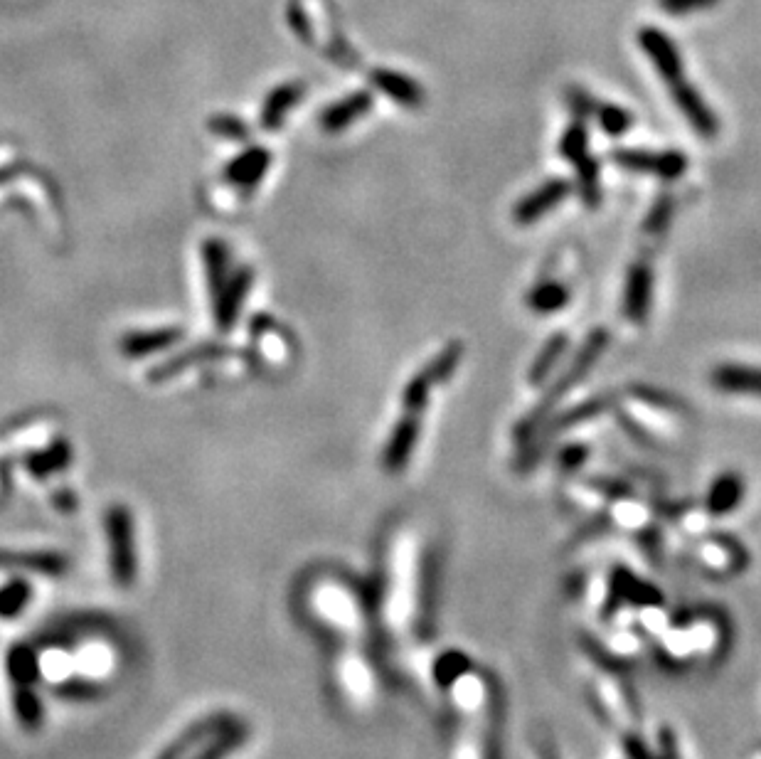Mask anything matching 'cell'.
Masks as SVG:
<instances>
[{
	"label": "cell",
	"mask_w": 761,
	"mask_h": 759,
	"mask_svg": "<svg viewBox=\"0 0 761 759\" xmlns=\"http://www.w3.org/2000/svg\"><path fill=\"white\" fill-rule=\"evenodd\" d=\"M569 193H572V185L564 178L545 180V183L537 185L532 193L520 198V203L515 205L513 210L515 222H518V225H535L542 215L555 210Z\"/></svg>",
	"instance_id": "6"
},
{
	"label": "cell",
	"mask_w": 761,
	"mask_h": 759,
	"mask_svg": "<svg viewBox=\"0 0 761 759\" xmlns=\"http://www.w3.org/2000/svg\"><path fill=\"white\" fill-rule=\"evenodd\" d=\"M271 166V153L262 146H252L232 158L225 168V180L237 188H254Z\"/></svg>",
	"instance_id": "10"
},
{
	"label": "cell",
	"mask_w": 761,
	"mask_h": 759,
	"mask_svg": "<svg viewBox=\"0 0 761 759\" xmlns=\"http://www.w3.org/2000/svg\"><path fill=\"white\" fill-rule=\"evenodd\" d=\"M670 212H673V198H670V195H663V198H658V203L653 205V210L648 212L646 222H643V230H646L648 235H658V232H663L670 222Z\"/></svg>",
	"instance_id": "24"
},
{
	"label": "cell",
	"mask_w": 761,
	"mask_h": 759,
	"mask_svg": "<svg viewBox=\"0 0 761 759\" xmlns=\"http://www.w3.org/2000/svg\"><path fill=\"white\" fill-rule=\"evenodd\" d=\"M25 599H28V587L25 585H10L8 589H3L0 592V614L3 617H13L23 607Z\"/></svg>",
	"instance_id": "28"
},
{
	"label": "cell",
	"mask_w": 761,
	"mask_h": 759,
	"mask_svg": "<svg viewBox=\"0 0 761 759\" xmlns=\"http://www.w3.org/2000/svg\"><path fill=\"white\" fill-rule=\"evenodd\" d=\"M180 338H183L180 328H156V331L126 333L124 341H121V350H124L126 358H146V355L158 353V350L178 343Z\"/></svg>",
	"instance_id": "15"
},
{
	"label": "cell",
	"mask_w": 761,
	"mask_h": 759,
	"mask_svg": "<svg viewBox=\"0 0 761 759\" xmlns=\"http://www.w3.org/2000/svg\"><path fill=\"white\" fill-rule=\"evenodd\" d=\"M712 385L720 392L732 395H757L761 397V368L754 365H717L712 370Z\"/></svg>",
	"instance_id": "13"
},
{
	"label": "cell",
	"mask_w": 761,
	"mask_h": 759,
	"mask_svg": "<svg viewBox=\"0 0 761 759\" xmlns=\"http://www.w3.org/2000/svg\"><path fill=\"white\" fill-rule=\"evenodd\" d=\"M303 92H306V87H303L301 82H286L281 84V87H276L274 92H269V97H266V102L262 106V129L266 131L279 129V126L284 124L286 114H289V111L301 102Z\"/></svg>",
	"instance_id": "14"
},
{
	"label": "cell",
	"mask_w": 761,
	"mask_h": 759,
	"mask_svg": "<svg viewBox=\"0 0 761 759\" xmlns=\"http://www.w3.org/2000/svg\"><path fill=\"white\" fill-rule=\"evenodd\" d=\"M638 45H641V50L651 57L653 65H656L658 69V74L663 77V82L683 74V62H680L678 47H675L673 40H670L665 33H661V30L643 28L641 33H638Z\"/></svg>",
	"instance_id": "8"
},
{
	"label": "cell",
	"mask_w": 761,
	"mask_h": 759,
	"mask_svg": "<svg viewBox=\"0 0 761 759\" xmlns=\"http://www.w3.org/2000/svg\"><path fill=\"white\" fill-rule=\"evenodd\" d=\"M419 442V417H407L402 414V419L392 429V437L387 442L385 454H382V464L387 471H399L407 466V461L412 459V451Z\"/></svg>",
	"instance_id": "12"
},
{
	"label": "cell",
	"mask_w": 761,
	"mask_h": 759,
	"mask_svg": "<svg viewBox=\"0 0 761 759\" xmlns=\"http://www.w3.org/2000/svg\"><path fill=\"white\" fill-rule=\"evenodd\" d=\"M717 5V0H658V8L670 15H688Z\"/></svg>",
	"instance_id": "29"
},
{
	"label": "cell",
	"mask_w": 761,
	"mask_h": 759,
	"mask_svg": "<svg viewBox=\"0 0 761 759\" xmlns=\"http://www.w3.org/2000/svg\"><path fill=\"white\" fill-rule=\"evenodd\" d=\"M651 257H638L629 269L624 289V313L631 323H646L653 299V267Z\"/></svg>",
	"instance_id": "5"
},
{
	"label": "cell",
	"mask_w": 761,
	"mask_h": 759,
	"mask_svg": "<svg viewBox=\"0 0 761 759\" xmlns=\"http://www.w3.org/2000/svg\"><path fill=\"white\" fill-rule=\"evenodd\" d=\"M372 109V94L370 92H355L343 97L340 102L326 106L321 114V129L326 134H338V131L348 129L355 121L363 119L367 111Z\"/></svg>",
	"instance_id": "11"
},
{
	"label": "cell",
	"mask_w": 761,
	"mask_h": 759,
	"mask_svg": "<svg viewBox=\"0 0 761 759\" xmlns=\"http://www.w3.org/2000/svg\"><path fill=\"white\" fill-rule=\"evenodd\" d=\"M0 562L3 565H20V567H35V570L40 572H47V575H52V572H62L67 567V560L60 555H50V552H10V555H0Z\"/></svg>",
	"instance_id": "21"
},
{
	"label": "cell",
	"mask_w": 761,
	"mask_h": 759,
	"mask_svg": "<svg viewBox=\"0 0 761 759\" xmlns=\"http://www.w3.org/2000/svg\"><path fill=\"white\" fill-rule=\"evenodd\" d=\"M587 459V449L584 447H569L562 451V464L564 466H577Z\"/></svg>",
	"instance_id": "31"
},
{
	"label": "cell",
	"mask_w": 761,
	"mask_h": 759,
	"mask_svg": "<svg viewBox=\"0 0 761 759\" xmlns=\"http://www.w3.org/2000/svg\"><path fill=\"white\" fill-rule=\"evenodd\" d=\"M589 114H596V119H599V126L609 136H624L633 124V116L629 114V111L621 109V106H616V104L596 102V99H594L592 111H589Z\"/></svg>",
	"instance_id": "22"
},
{
	"label": "cell",
	"mask_w": 761,
	"mask_h": 759,
	"mask_svg": "<svg viewBox=\"0 0 761 759\" xmlns=\"http://www.w3.org/2000/svg\"><path fill=\"white\" fill-rule=\"evenodd\" d=\"M611 161L633 173H648L663 180H675L688 171V156L680 151H643V148H616Z\"/></svg>",
	"instance_id": "3"
},
{
	"label": "cell",
	"mask_w": 761,
	"mask_h": 759,
	"mask_svg": "<svg viewBox=\"0 0 761 759\" xmlns=\"http://www.w3.org/2000/svg\"><path fill=\"white\" fill-rule=\"evenodd\" d=\"M742 493H744V483L737 474H732V471H729V474H722L720 479L712 483L710 496H707V511H710L712 516H725V513L734 511V508L739 506Z\"/></svg>",
	"instance_id": "18"
},
{
	"label": "cell",
	"mask_w": 761,
	"mask_h": 759,
	"mask_svg": "<svg viewBox=\"0 0 761 759\" xmlns=\"http://www.w3.org/2000/svg\"><path fill=\"white\" fill-rule=\"evenodd\" d=\"M69 461H72V447H69V442H65V439H57L50 447L30 454L25 459V466H28V471L35 479H47L50 474L67 469Z\"/></svg>",
	"instance_id": "16"
},
{
	"label": "cell",
	"mask_w": 761,
	"mask_h": 759,
	"mask_svg": "<svg viewBox=\"0 0 761 759\" xmlns=\"http://www.w3.org/2000/svg\"><path fill=\"white\" fill-rule=\"evenodd\" d=\"M372 87L380 89L382 94H387L390 99H395L399 106H407V109H419L424 104V89L414 82L407 74H399L395 69L377 67L370 74Z\"/></svg>",
	"instance_id": "9"
},
{
	"label": "cell",
	"mask_w": 761,
	"mask_h": 759,
	"mask_svg": "<svg viewBox=\"0 0 761 759\" xmlns=\"http://www.w3.org/2000/svg\"><path fill=\"white\" fill-rule=\"evenodd\" d=\"M215 353H220V350H217V348H198V350H190V353L180 355V360H175V363H173V360H170V363L161 365V368H158L156 373H151V378H153V375H156V380H163V378H166V375H173V373H178V370H183L185 365L198 363V360L202 358V355H215Z\"/></svg>",
	"instance_id": "26"
},
{
	"label": "cell",
	"mask_w": 761,
	"mask_h": 759,
	"mask_svg": "<svg viewBox=\"0 0 761 759\" xmlns=\"http://www.w3.org/2000/svg\"><path fill=\"white\" fill-rule=\"evenodd\" d=\"M567 348H569V333H555V336L545 343V348L537 353L535 363H532L528 373V380L532 387H540L542 382L550 378V373L557 368V363H560V358Z\"/></svg>",
	"instance_id": "19"
},
{
	"label": "cell",
	"mask_w": 761,
	"mask_h": 759,
	"mask_svg": "<svg viewBox=\"0 0 761 759\" xmlns=\"http://www.w3.org/2000/svg\"><path fill=\"white\" fill-rule=\"evenodd\" d=\"M665 84H668L670 97H673L675 106L683 111V116L688 119V124L693 126L697 134L705 136V138L717 136V129H720V124H717V116L712 114V109L705 104V99H702L700 94H697V89L693 87V84L688 82L685 72L678 74V77L668 79Z\"/></svg>",
	"instance_id": "4"
},
{
	"label": "cell",
	"mask_w": 761,
	"mask_h": 759,
	"mask_svg": "<svg viewBox=\"0 0 761 759\" xmlns=\"http://www.w3.org/2000/svg\"><path fill=\"white\" fill-rule=\"evenodd\" d=\"M569 304V291L560 281H542L530 291L528 306L535 313H555Z\"/></svg>",
	"instance_id": "20"
},
{
	"label": "cell",
	"mask_w": 761,
	"mask_h": 759,
	"mask_svg": "<svg viewBox=\"0 0 761 759\" xmlns=\"http://www.w3.org/2000/svg\"><path fill=\"white\" fill-rule=\"evenodd\" d=\"M244 737H247L244 727H232V730L225 732V737H220V742H217L215 747H210V750L198 759H225L232 750H237V747L242 745Z\"/></svg>",
	"instance_id": "25"
},
{
	"label": "cell",
	"mask_w": 761,
	"mask_h": 759,
	"mask_svg": "<svg viewBox=\"0 0 761 759\" xmlns=\"http://www.w3.org/2000/svg\"><path fill=\"white\" fill-rule=\"evenodd\" d=\"M210 131H215L217 136L232 138V141H239V138H247V126L237 119V116H215L210 119Z\"/></svg>",
	"instance_id": "27"
},
{
	"label": "cell",
	"mask_w": 761,
	"mask_h": 759,
	"mask_svg": "<svg viewBox=\"0 0 761 759\" xmlns=\"http://www.w3.org/2000/svg\"><path fill=\"white\" fill-rule=\"evenodd\" d=\"M606 345H609V331H606V328H596L592 336L587 338V343H584L582 348H579V353L572 358V363H569L567 373H564L562 380L557 382L555 390H552L550 395H547L545 400H542L540 405H537L535 410H532L528 414V417L523 419V424H520V427H518V439H520V442H525V439H532V432H535V429L540 427L542 419H545L547 414H550L552 407H555L557 402H560V397L564 395V392L572 390V387L577 385V382L582 380L584 375H587L589 370L594 368V363H596V360H599V355L604 353Z\"/></svg>",
	"instance_id": "1"
},
{
	"label": "cell",
	"mask_w": 761,
	"mask_h": 759,
	"mask_svg": "<svg viewBox=\"0 0 761 759\" xmlns=\"http://www.w3.org/2000/svg\"><path fill=\"white\" fill-rule=\"evenodd\" d=\"M254 281V272L252 269L242 267L237 272H232L227 276V281L222 284V289L217 291L215 299V323L222 333L230 331V328L237 323L239 311H242L244 296H247L249 286Z\"/></svg>",
	"instance_id": "7"
},
{
	"label": "cell",
	"mask_w": 761,
	"mask_h": 759,
	"mask_svg": "<svg viewBox=\"0 0 761 759\" xmlns=\"http://www.w3.org/2000/svg\"><path fill=\"white\" fill-rule=\"evenodd\" d=\"M289 23H291V28H294L296 33H298V37H301V40H306V42L313 40L311 23H308L306 13H303V10L298 8L296 3L289 5Z\"/></svg>",
	"instance_id": "30"
},
{
	"label": "cell",
	"mask_w": 761,
	"mask_h": 759,
	"mask_svg": "<svg viewBox=\"0 0 761 759\" xmlns=\"http://www.w3.org/2000/svg\"><path fill=\"white\" fill-rule=\"evenodd\" d=\"M560 153L567 163H574L577 158L587 156L589 153V134H587V126H584L582 121H574V124L569 126L567 131H564L562 141H560Z\"/></svg>",
	"instance_id": "23"
},
{
	"label": "cell",
	"mask_w": 761,
	"mask_h": 759,
	"mask_svg": "<svg viewBox=\"0 0 761 759\" xmlns=\"http://www.w3.org/2000/svg\"><path fill=\"white\" fill-rule=\"evenodd\" d=\"M202 264H205L207 284L210 291H220L222 284L227 281V276L232 274L230 269V247L220 240V237H210L202 244Z\"/></svg>",
	"instance_id": "17"
},
{
	"label": "cell",
	"mask_w": 761,
	"mask_h": 759,
	"mask_svg": "<svg viewBox=\"0 0 761 759\" xmlns=\"http://www.w3.org/2000/svg\"><path fill=\"white\" fill-rule=\"evenodd\" d=\"M106 538H109L111 570L119 585H131L136 580V538L133 520L124 506H114L106 513Z\"/></svg>",
	"instance_id": "2"
}]
</instances>
